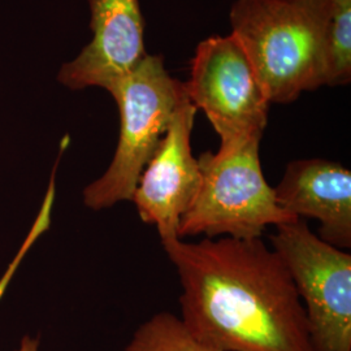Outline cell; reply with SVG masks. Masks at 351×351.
I'll return each mask as SVG.
<instances>
[{"mask_svg":"<svg viewBox=\"0 0 351 351\" xmlns=\"http://www.w3.org/2000/svg\"><path fill=\"white\" fill-rule=\"evenodd\" d=\"M162 246L181 285L178 317L195 341L226 351H315L295 284L263 239Z\"/></svg>","mask_w":351,"mask_h":351,"instance_id":"1","label":"cell"},{"mask_svg":"<svg viewBox=\"0 0 351 351\" xmlns=\"http://www.w3.org/2000/svg\"><path fill=\"white\" fill-rule=\"evenodd\" d=\"M263 137L220 141L198 158L202 184L178 226V239H262L268 226L298 220L276 201L261 164Z\"/></svg>","mask_w":351,"mask_h":351,"instance_id":"2","label":"cell"},{"mask_svg":"<svg viewBox=\"0 0 351 351\" xmlns=\"http://www.w3.org/2000/svg\"><path fill=\"white\" fill-rule=\"evenodd\" d=\"M106 90L119 108L120 134L110 167L84 190V202L94 211L132 201L143 168L188 97L184 84L167 72L163 58L149 53Z\"/></svg>","mask_w":351,"mask_h":351,"instance_id":"3","label":"cell"},{"mask_svg":"<svg viewBox=\"0 0 351 351\" xmlns=\"http://www.w3.org/2000/svg\"><path fill=\"white\" fill-rule=\"evenodd\" d=\"M230 25L271 104L324 86L317 30L300 0H236Z\"/></svg>","mask_w":351,"mask_h":351,"instance_id":"4","label":"cell"},{"mask_svg":"<svg viewBox=\"0 0 351 351\" xmlns=\"http://www.w3.org/2000/svg\"><path fill=\"white\" fill-rule=\"evenodd\" d=\"M272 247L301 298L315 351H351V254L298 219L276 226Z\"/></svg>","mask_w":351,"mask_h":351,"instance_id":"5","label":"cell"},{"mask_svg":"<svg viewBox=\"0 0 351 351\" xmlns=\"http://www.w3.org/2000/svg\"><path fill=\"white\" fill-rule=\"evenodd\" d=\"M184 86L189 101L207 116L220 141L263 137L271 103L232 34L198 45Z\"/></svg>","mask_w":351,"mask_h":351,"instance_id":"6","label":"cell"},{"mask_svg":"<svg viewBox=\"0 0 351 351\" xmlns=\"http://www.w3.org/2000/svg\"><path fill=\"white\" fill-rule=\"evenodd\" d=\"M197 111L188 97L180 103L132 197L141 220L156 228L162 243L178 239L180 220L201 188L199 163L191 149Z\"/></svg>","mask_w":351,"mask_h":351,"instance_id":"7","label":"cell"},{"mask_svg":"<svg viewBox=\"0 0 351 351\" xmlns=\"http://www.w3.org/2000/svg\"><path fill=\"white\" fill-rule=\"evenodd\" d=\"M88 1L93 38L75 59L62 65L58 81L72 90H106L146 58L145 23L139 0Z\"/></svg>","mask_w":351,"mask_h":351,"instance_id":"8","label":"cell"},{"mask_svg":"<svg viewBox=\"0 0 351 351\" xmlns=\"http://www.w3.org/2000/svg\"><path fill=\"white\" fill-rule=\"evenodd\" d=\"M274 190L285 211L303 220H317L320 239L350 250V169L320 158L294 160Z\"/></svg>","mask_w":351,"mask_h":351,"instance_id":"9","label":"cell"},{"mask_svg":"<svg viewBox=\"0 0 351 351\" xmlns=\"http://www.w3.org/2000/svg\"><path fill=\"white\" fill-rule=\"evenodd\" d=\"M314 20L324 65V85L351 81V0H300Z\"/></svg>","mask_w":351,"mask_h":351,"instance_id":"10","label":"cell"},{"mask_svg":"<svg viewBox=\"0 0 351 351\" xmlns=\"http://www.w3.org/2000/svg\"><path fill=\"white\" fill-rule=\"evenodd\" d=\"M125 351H226L202 345L189 335L177 315H152L134 332Z\"/></svg>","mask_w":351,"mask_h":351,"instance_id":"11","label":"cell"},{"mask_svg":"<svg viewBox=\"0 0 351 351\" xmlns=\"http://www.w3.org/2000/svg\"><path fill=\"white\" fill-rule=\"evenodd\" d=\"M19 351H38V339H30L25 336L21 342V348Z\"/></svg>","mask_w":351,"mask_h":351,"instance_id":"12","label":"cell"}]
</instances>
